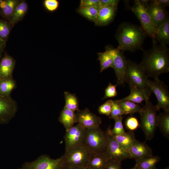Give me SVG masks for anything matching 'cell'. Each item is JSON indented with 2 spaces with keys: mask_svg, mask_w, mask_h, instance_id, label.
Here are the masks:
<instances>
[{
  "mask_svg": "<svg viewBox=\"0 0 169 169\" xmlns=\"http://www.w3.org/2000/svg\"><path fill=\"white\" fill-rule=\"evenodd\" d=\"M125 125L128 129L131 131H132L139 127V123L136 117L131 116L128 117L126 119Z\"/></svg>",
  "mask_w": 169,
  "mask_h": 169,
  "instance_id": "cell-37",
  "label": "cell"
},
{
  "mask_svg": "<svg viewBox=\"0 0 169 169\" xmlns=\"http://www.w3.org/2000/svg\"><path fill=\"white\" fill-rule=\"evenodd\" d=\"M70 169H90V168L85 166L76 167L72 168H69Z\"/></svg>",
  "mask_w": 169,
  "mask_h": 169,
  "instance_id": "cell-47",
  "label": "cell"
},
{
  "mask_svg": "<svg viewBox=\"0 0 169 169\" xmlns=\"http://www.w3.org/2000/svg\"><path fill=\"white\" fill-rule=\"evenodd\" d=\"M92 153L83 143L74 146L65 152L63 165L70 168L87 167Z\"/></svg>",
  "mask_w": 169,
  "mask_h": 169,
  "instance_id": "cell-4",
  "label": "cell"
},
{
  "mask_svg": "<svg viewBox=\"0 0 169 169\" xmlns=\"http://www.w3.org/2000/svg\"><path fill=\"white\" fill-rule=\"evenodd\" d=\"M148 86L156 95L157 100L156 105L158 110L169 111V93L167 86L159 79L149 80Z\"/></svg>",
  "mask_w": 169,
  "mask_h": 169,
  "instance_id": "cell-9",
  "label": "cell"
},
{
  "mask_svg": "<svg viewBox=\"0 0 169 169\" xmlns=\"http://www.w3.org/2000/svg\"><path fill=\"white\" fill-rule=\"evenodd\" d=\"M141 49L143 58L138 65L148 77L158 79L161 74L169 72V51L166 45L158 44L153 40L151 49Z\"/></svg>",
  "mask_w": 169,
  "mask_h": 169,
  "instance_id": "cell-1",
  "label": "cell"
},
{
  "mask_svg": "<svg viewBox=\"0 0 169 169\" xmlns=\"http://www.w3.org/2000/svg\"><path fill=\"white\" fill-rule=\"evenodd\" d=\"M20 2L17 0H7L5 6L2 9V15L3 17L8 18L12 15Z\"/></svg>",
  "mask_w": 169,
  "mask_h": 169,
  "instance_id": "cell-32",
  "label": "cell"
},
{
  "mask_svg": "<svg viewBox=\"0 0 169 169\" xmlns=\"http://www.w3.org/2000/svg\"><path fill=\"white\" fill-rule=\"evenodd\" d=\"M158 127L166 137H169V111L160 113L158 115Z\"/></svg>",
  "mask_w": 169,
  "mask_h": 169,
  "instance_id": "cell-27",
  "label": "cell"
},
{
  "mask_svg": "<svg viewBox=\"0 0 169 169\" xmlns=\"http://www.w3.org/2000/svg\"><path fill=\"white\" fill-rule=\"evenodd\" d=\"M7 3V0H2L0 4V9H2L5 6Z\"/></svg>",
  "mask_w": 169,
  "mask_h": 169,
  "instance_id": "cell-46",
  "label": "cell"
},
{
  "mask_svg": "<svg viewBox=\"0 0 169 169\" xmlns=\"http://www.w3.org/2000/svg\"><path fill=\"white\" fill-rule=\"evenodd\" d=\"M12 26L8 21L0 19V37L5 42L10 34Z\"/></svg>",
  "mask_w": 169,
  "mask_h": 169,
  "instance_id": "cell-33",
  "label": "cell"
},
{
  "mask_svg": "<svg viewBox=\"0 0 169 169\" xmlns=\"http://www.w3.org/2000/svg\"><path fill=\"white\" fill-rule=\"evenodd\" d=\"M106 50L110 54L113 58L112 68L116 77V84L123 85L125 82V74L127 66V59L124 54V52L110 47H107Z\"/></svg>",
  "mask_w": 169,
  "mask_h": 169,
  "instance_id": "cell-8",
  "label": "cell"
},
{
  "mask_svg": "<svg viewBox=\"0 0 169 169\" xmlns=\"http://www.w3.org/2000/svg\"><path fill=\"white\" fill-rule=\"evenodd\" d=\"M64 155L56 159L51 158L45 155H41L32 161H27L22 165L23 169H60L63 164Z\"/></svg>",
  "mask_w": 169,
  "mask_h": 169,
  "instance_id": "cell-10",
  "label": "cell"
},
{
  "mask_svg": "<svg viewBox=\"0 0 169 169\" xmlns=\"http://www.w3.org/2000/svg\"><path fill=\"white\" fill-rule=\"evenodd\" d=\"M108 160L105 153H93L87 167L90 169H105Z\"/></svg>",
  "mask_w": 169,
  "mask_h": 169,
  "instance_id": "cell-20",
  "label": "cell"
},
{
  "mask_svg": "<svg viewBox=\"0 0 169 169\" xmlns=\"http://www.w3.org/2000/svg\"><path fill=\"white\" fill-rule=\"evenodd\" d=\"M116 100L124 115L139 113L141 108V106L138 104L130 101L121 99Z\"/></svg>",
  "mask_w": 169,
  "mask_h": 169,
  "instance_id": "cell-28",
  "label": "cell"
},
{
  "mask_svg": "<svg viewBox=\"0 0 169 169\" xmlns=\"http://www.w3.org/2000/svg\"><path fill=\"white\" fill-rule=\"evenodd\" d=\"M2 1V0H0V4Z\"/></svg>",
  "mask_w": 169,
  "mask_h": 169,
  "instance_id": "cell-51",
  "label": "cell"
},
{
  "mask_svg": "<svg viewBox=\"0 0 169 169\" xmlns=\"http://www.w3.org/2000/svg\"><path fill=\"white\" fill-rule=\"evenodd\" d=\"M146 34L141 27L124 22L120 24L116 38L118 43L117 49L124 52H134L141 49Z\"/></svg>",
  "mask_w": 169,
  "mask_h": 169,
  "instance_id": "cell-2",
  "label": "cell"
},
{
  "mask_svg": "<svg viewBox=\"0 0 169 169\" xmlns=\"http://www.w3.org/2000/svg\"><path fill=\"white\" fill-rule=\"evenodd\" d=\"M117 84H113L110 83L105 90V95L102 100L111 98L116 96L117 95L116 87Z\"/></svg>",
  "mask_w": 169,
  "mask_h": 169,
  "instance_id": "cell-38",
  "label": "cell"
},
{
  "mask_svg": "<svg viewBox=\"0 0 169 169\" xmlns=\"http://www.w3.org/2000/svg\"><path fill=\"white\" fill-rule=\"evenodd\" d=\"M44 5L48 10L53 11L58 8L59 3L57 0H45L44 2Z\"/></svg>",
  "mask_w": 169,
  "mask_h": 169,
  "instance_id": "cell-40",
  "label": "cell"
},
{
  "mask_svg": "<svg viewBox=\"0 0 169 169\" xmlns=\"http://www.w3.org/2000/svg\"><path fill=\"white\" fill-rule=\"evenodd\" d=\"M5 46L6 42L0 37V59H1Z\"/></svg>",
  "mask_w": 169,
  "mask_h": 169,
  "instance_id": "cell-44",
  "label": "cell"
},
{
  "mask_svg": "<svg viewBox=\"0 0 169 169\" xmlns=\"http://www.w3.org/2000/svg\"><path fill=\"white\" fill-rule=\"evenodd\" d=\"M160 160L161 157L159 156L153 155L136 159L134 166L137 169H154Z\"/></svg>",
  "mask_w": 169,
  "mask_h": 169,
  "instance_id": "cell-24",
  "label": "cell"
},
{
  "mask_svg": "<svg viewBox=\"0 0 169 169\" xmlns=\"http://www.w3.org/2000/svg\"><path fill=\"white\" fill-rule=\"evenodd\" d=\"M91 7H101L100 0H81L80 8Z\"/></svg>",
  "mask_w": 169,
  "mask_h": 169,
  "instance_id": "cell-39",
  "label": "cell"
},
{
  "mask_svg": "<svg viewBox=\"0 0 169 169\" xmlns=\"http://www.w3.org/2000/svg\"><path fill=\"white\" fill-rule=\"evenodd\" d=\"M164 169H169V167H167L166 168Z\"/></svg>",
  "mask_w": 169,
  "mask_h": 169,
  "instance_id": "cell-50",
  "label": "cell"
},
{
  "mask_svg": "<svg viewBox=\"0 0 169 169\" xmlns=\"http://www.w3.org/2000/svg\"><path fill=\"white\" fill-rule=\"evenodd\" d=\"M17 87L16 81L11 77L0 79V96H10L12 91Z\"/></svg>",
  "mask_w": 169,
  "mask_h": 169,
  "instance_id": "cell-26",
  "label": "cell"
},
{
  "mask_svg": "<svg viewBox=\"0 0 169 169\" xmlns=\"http://www.w3.org/2000/svg\"><path fill=\"white\" fill-rule=\"evenodd\" d=\"M107 136L100 127L85 129L83 144L92 153H105Z\"/></svg>",
  "mask_w": 169,
  "mask_h": 169,
  "instance_id": "cell-5",
  "label": "cell"
},
{
  "mask_svg": "<svg viewBox=\"0 0 169 169\" xmlns=\"http://www.w3.org/2000/svg\"><path fill=\"white\" fill-rule=\"evenodd\" d=\"M119 0H100L102 6H117Z\"/></svg>",
  "mask_w": 169,
  "mask_h": 169,
  "instance_id": "cell-42",
  "label": "cell"
},
{
  "mask_svg": "<svg viewBox=\"0 0 169 169\" xmlns=\"http://www.w3.org/2000/svg\"><path fill=\"white\" fill-rule=\"evenodd\" d=\"M64 96L65 101V108L74 112L79 110L78 99L74 94L65 91Z\"/></svg>",
  "mask_w": 169,
  "mask_h": 169,
  "instance_id": "cell-30",
  "label": "cell"
},
{
  "mask_svg": "<svg viewBox=\"0 0 169 169\" xmlns=\"http://www.w3.org/2000/svg\"><path fill=\"white\" fill-rule=\"evenodd\" d=\"M154 169H156V168H155Z\"/></svg>",
  "mask_w": 169,
  "mask_h": 169,
  "instance_id": "cell-54",
  "label": "cell"
},
{
  "mask_svg": "<svg viewBox=\"0 0 169 169\" xmlns=\"http://www.w3.org/2000/svg\"><path fill=\"white\" fill-rule=\"evenodd\" d=\"M106 132L127 151L135 139V134L132 131H129L125 134L118 135L112 134L107 130Z\"/></svg>",
  "mask_w": 169,
  "mask_h": 169,
  "instance_id": "cell-21",
  "label": "cell"
},
{
  "mask_svg": "<svg viewBox=\"0 0 169 169\" xmlns=\"http://www.w3.org/2000/svg\"><path fill=\"white\" fill-rule=\"evenodd\" d=\"M60 169H70V168L65 165H63Z\"/></svg>",
  "mask_w": 169,
  "mask_h": 169,
  "instance_id": "cell-48",
  "label": "cell"
},
{
  "mask_svg": "<svg viewBox=\"0 0 169 169\" xmlns=\"http://www.w3.org/2000/svg\"><path fill=\"white\" fill-rule=\"evenodd\" d=\"M158 110L156 105L152 104L149 100L141 107L139 113L141 117L139 127L143 131L146 140H151L154 137L157 127Z\"/></svg>",
  "mask_w": 169,
  "mask_h": 169,
  "instance_id": "cell-3",
  "label": "cell"
},
{
  "mask_svg": "<svg viewBox=\"0 0 169 169\" xmlns=\"http://www.w3.org/2000/svg\"><path fill=\"white\" fill-rule=\"evenodd\" d=\"M129 87L130 91V95L121 99L122 100L130 101L137 104H142L143 101L149 100L152 93L151 89L149 87L143 89L132 86H129Z\"/></svg>",
  "mask_w": 169,
  "mask_h": 169,
  "instance_id": "cell-17",
  "label": "cell"
},
{
  "mask_svg": "<svg viewBox=\"0 0 169 169\" xmlns=\"http://www.w3.org/2000/svg\"><path fill=\"white\" fill-rule=\"evenodd\" d=\"M28 5L24 1H20L12 15L8 18V22L13 26L21 20L26 14Z\"/></svg>",
  "mask_w": 169,
  "mask_h": 169,
  "instance_id": "cell-25",
  "label": "cell"
},
{
  "mask_svg": "<svg viewBox=\"0 0 169 169\" xmlns=\"http://www.w3.org/2000/svg\"><path fill=\"white\" fill-rule=\"evenodd\" d=\"M98 56L100 64V72L109 68H113L112 57L107 50L104 52L98 53Z\"/></svg>",
  "mask_w": 169,
  "mask_h": 169,
  "instance_id": "cell-29",
  "label": "cell"
},
{
  "mask_svg": "<svg viewBox=\"0 0 169 169\" xmlns=\"http://www.w3.org/2000/svg\"><path fill=\"white\" fill-rule=\"evenodd\" d=\"M123 116L115 119V123L113 128L111 129L110 127L107 129L108 131L111 134L118 135L125 134V131L123 125L122 121Z\"/></svg>",
  "mask_w": 169,
  "mask_h": 169,
  "instance_id": "cell-34",
  "label": "cell"
},
{
  "mask_svg": "<svg viewBox=\"0 0 169 169\" xmlns=\"http://www.w3.org/2000/svg\"><path fill=\"white\" fill-rule=\"evenodd\" d=\"M0 60H1V59H0ZM1 79V77L0 76V79Z\"/></svg>",
  "mask_w": 169,
  "mask_h": 169,
  "instance_id": "cell-52",
  "label": "cell"
},
{
  "mask_svg": "<svg viewBox=\"0 0 169 169\" xmlns=\"http://www.w3.org/2000/svg\"><path fill=\"white\" fill-rule=\"evenodd\" d=\"M140 3L143 6L146 8L150 1L148 0H138Z\"/></svg>",
  "mask_w": 169,
  "mask_h": 169,
  "instance_id": "cell-45",
  "label": "cell"
},
{
  "mask_svg": "<svg viewBox=\"0 0 169 169\" xmlns=\"http://www.w3.org/2000/svg\"><path fill=\"white\" fill-rule=\"evenodd\" d=\"M113 100H109L100 106L98 109L99 113L102 115L110 116L112 109Z\"/></svg>",
  "mask_w": 169,
  "mask_h": 169,
  "instance_id": "cell-36",
  "label": "cell"
},
{
  "mask_svg": "<svg viewBox=\"0 0 169 169\" xmlns=\"http://www.w3.org/2000/svg\"><path fill=\"white\" fill-rule=\"evenodd\" d=\"M15 61L11 56L5 54L0 61V76L1 79L13 77L15 65Z\"/></svg>",
  "mask_w": 169,
  "mask_h": 169,
  "instance_id": "cell-19",
  "label": "cell"
},
{
  "mask_svg": "<svg viewBox=\"0 0 169 169\" xmlns=\"http://www.w3.org/2000/svg\"><path fill=\"white\" fill-rule=\"evenodd\" d=\"M151 2L164 8L169 6V0H151Z\"/></svg>",
  "mask_w": 169,
  "mask_h": 169,
  "instance_id": "cell-43",
  "label": "cell"
},
{
  "mask_svg": "<svg viewBox=\"0 0 169 169\" xmlns=\"http://www.w3.org/2000/svg\"><path fill=\"white\" fill-rule=\"evenodd\" d=\"M18 109L16 102L11 96H0V125L8 123Z\"/></svg>",
  "mask_w": 169,
  "mask_h": 169,
  "instance_id": "cell-12",
  "label": "cell"
},
{
  "mask_svg": "<svg viewBox=\"0 0 169 169\" xmlns=\"http://www.w3.org/2000/svg\"><path fill=\"white\" fill-rule=\"evenodd\" d=\"M125 82L129 86L143 89L148 87L149 79L143 69L136 63L127 60Z\"/></svg>",
  "mask_w": 169,
  "mask_h": 169,
  "instance_id": "cell-6",
  "label": "cell"
},
{
  "mask_svg": "<svg viewBox=\"0 0 169 169\" xmlns=\"http://www.w3.org/2000/svg\"><path fill=\"white\" fill-rule=\"evenodd\" d=\"M105 169H122L121 162L109 160Z\"/></svg>",
  "mask_w": 169,
  "mask_h": 169,
  "instance_id": "cell-41",
  "label": "cell"
},
{
  "mask_svg": "<svg viewBox=\"0 0 169 169\" xmlns=\"http://www.w3.org/2000/svg\"><path fill=\"white\" fill-rule=\"evenodd\" d=\"M18 169H22V168H18Z\"/></svg>",
  "mask_w": 169,
  "mask_h": 169,
  "instance_id": "cell-53",
  "label": "cell"
},
{
  "mask_svg": "<svg viewBox=\"0 0 169 169\" xmlns=\"http://www.w3.org/2000/svg\"><path fill=\"white\" fill-rule=\"evenodd\" d=\"M106 134L107 143L105 153L109 160L121 162L125 160L131 159L127 150L121 146L110 135L106 133Z\"/></svg>",
  "mask_w": 169,
  "mask_h": 169,
  "instance_id": "cell-11",
  "label": "cell"
},
{
  "mask_svg": "<svg viewBox=\"0 0 169 169\" xmlns=\"http://www.w3.org/2000/svg\"><path fill=\"white\" fill-rule=\"evenodd\" d=\"M146 8L154 25L157 28L159 27L168 16L165 8L150 1Z\"/></svg>",
  "mask_w": 169,
  "mask_h": 169,
  "instance_id": "cell-16",
  "label": "cell"
},
{
  "mask_svg": "<svg viewBox=\"0 0 169 169\" xmlns=\"http://www.w3.org/2000/svg\"><path fill=\"white\" fill-rule=\"evenodd\" d=\"M129 169H137L135 166H134L133 167Z\"/></svg>",
  "mask_w": 169,
  "mask_h": 169,
  "instance_id": "cell-49",
  "label": "cell"
},
{
  "mask_svg": "<svg viewBox=\"0 0 169 169\" xmlns=\"http://www.w3.org/2000/svg\"><path fill=\"white\" fill-rule=\"evenodd\" d=\"M131 159L135 160L153 155L152 149L146 143L136 139L128 150Z\"/></svg>",
  "mask_w": 169,
  "mask_h": 169,
  "instance_id": "cell-15",
  "label": "cell"
},
{
  "mask_svg": "<svg viewBox=\"0 0 169 169\" xmlns=\"http://www.w3.org/2000/svg\"><path fill=\"white\" fill-rule=\"evenodd\" d=\"M117 6H102L99 9L95 24L99 26H105L114 18Z\"/></svg>",
  "mask_w": 169,
  "mask_h": 169,
  "instance_id": "cell-18",
  "label": "cell"
},
{
  "mask_svg": "<svg viewBox=\"0 0 169 169\" xmlns=\"http://www.w3.org/2000/svg\"><path fill=\"white\" fill-rule=\"evenodd\" d=\"M113 101L112 109L109 117L110 119L115 120L122 116L124 114L117 100H113Z\"/></svg>",
  "mask_w": 169,
  "mask_h": 169,
  "instance_id": "cell-35",
  "label": "cell"
},
{
  "mask_svg": "<svg viewBox=\"0 0 169 169\" xmlns=\"http://www.w3.org/2000/svg\"><path fill=\"white\" fill-rule=\"evenodd\" d=\"M85 128L78 123L66 131L64 138L65 152L71 148L83 143Z\"/></svg>",
  "mask_w": 169,
  "mask_h": 169,
  "instance_id": "cell-13",
  "label": "cell"
},
{
  "mask_svg": "<svg viewBox=\"0 0 169 169\" xmlns=\"http://www.w3.org/2000/svg\"><path fill=\"white\" fill-rule=\"evenodd\" d=\"M160 44L166 45L169 44V18L167 16L163 24L157 28L154 40Z\"/></svg>",
  "mask_w": 169,
  "mask_h": 169,
  "instance_id": "cell-23",
  "label": "cell"
},
{
  "mask_svg": "<svg viewBox=\"0 0 169 169\" xmlns=\"http://www.w3.org/2000/svg\"><path fill=\"white\" fill-rule=\"evenodd\" d=\"M131 10L140 21L141 27L146 34L154 40L157 28L154 24L146 8L138 0H136Z\"/></svg>",
  "mask_w": 169,
  "mask_h": 169,
  "instance_id": "cell-7",
  "label": "cell"
},
{
  "mask_svg": "<svg viewBox=\"0 0 169 169\" xmlns=\"http://www.w3.org/2000/svg\"><path fill=\"white\" fill-rule=\"evenodd\" d=\"M58 120L63 125L66 131L74 126L77 123L75 112L64 107L60 112Z\"/></svg>",
  "mask_w": 169,
  "mask_h": 169,
  "instance_id": "cell-22",
  "label": "cell"
},
{
  "mask_svg": "<svg viewBox=\"0 0 169 169\" xmlns=\"http://www.w3.org/2000/svg\"><path fill=\"white\" fill-rule=\"evenodd\" d=\"M100 8L98 7L79 8L78 11L87 19L95 22Z\"/></svg>",
  "mask_w": 169,
  "mask_h": 169,
  "instance_id": "cell-31",
  "label": "cell"
},
{
  "mask_svg": "<svg viewBox=\"0 0 169 169\" xmlns=\"http://www.w3.org/2000/svg\"><path fill=\"white\" fill-rule=\"evenodd\" d=\"M76 122L85 129L100 127L102 122L101 118L93 114L86 108L75 112Z\"/></svg>",
  "mask_w": 169,
  "mask_h": 169,
  "instance_id": "cell-14",
  "label": "cell"
}]
</instances>
